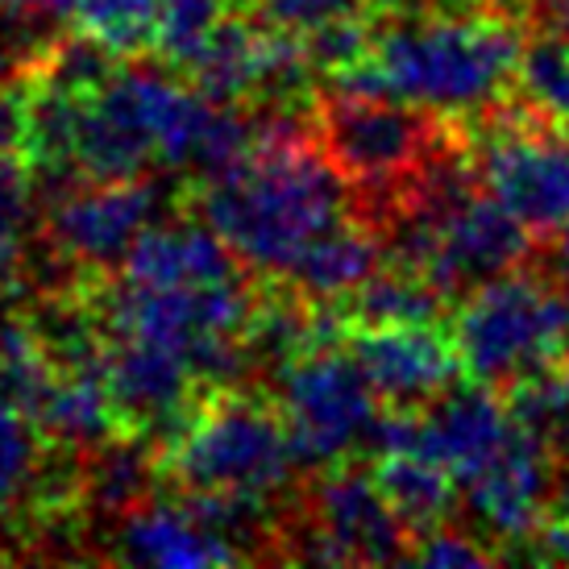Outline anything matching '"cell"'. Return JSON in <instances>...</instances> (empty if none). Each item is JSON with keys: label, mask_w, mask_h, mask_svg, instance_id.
<instances>
[{"label": "cell", "mask_w": 569, "mask_h": 569, "mask_svg": "<svg viewBox=\"0 0 569 569\" xmlns=\"http://www.w3.org/2000/svg\"><path fill=\"white\" fill-rule=\"evenodd\" d=\"M520 21L499 0H437L370 33L358 63L337 71V92L391 96L428 112L487 109L516 83Z\"/></svg>", "instance_id": "6da1fadb"}, {"label": "cell", "mask_w": 569, "mask_h": 569, "mask_svg": "<svg viewBox=\"0 0 569 569\" xmlns=\"http://www.w3.org/2000/svg\"><path fill=\"white\" fill-rule=\"evenodd\" d=\"M200 208L224 246L262 274H287L325 229L346 221L341 174L283 117H267L238 162L208 174Z\"/></svg>", "instance_id": "7a4b0ae2"}, {"label": "cell", "mask_w": 569, "mask_h": 569, "mask_svg": "<svg viewBox=\"0 0 569 569\" xmlns=\"http://www.w3.org/2000/svg\"><path fill=\"white\" fill-rule=\"evenodd\" d=\"M296 449L279 408L238 387L208 391L159 453V475L179 490L241 495L270 503L296 475Z\"/></svg>", "instance_id": "3957f363"}, {"label": "cell", "mask_w": 569, "mask_h": 569, "mask_svg": "<svg viewBox=\"0 0 569 569\" xmlns=\"http://www.w3.org/2000/svg\"><path fill=\"white\" fill-rule=\"evenodd\" d=\"M461 370L482 387H516L566 358V296L520 270L478 283L453 312Z\"/></svg>", "instance_id": "277c9868"}, {"label": "cell", "mask_w": 569, "mask_h": 569, "mask_svg": "<svg viewBox=\"0 0 569 569\" xmlns=\"http://www.w3.org/2000/svg\"><path fill=\"white\" fill-rule=\"evenodd\" d=\"M312 142L341 183L391 204L428 162L445 154V126L420 104L341 92L312 109Z\"/></svg>", "instance_id": "5b68a950"}, {"label": "cell", "mask_w": 569, "mask_h": 569, "mask_svg": "<svg viewBox=\"0 0 569 569\" xmlns=\"http://www.w3.org/2000/svg\"><path fill=\"white\" fill-rule=\"evenodd\" d=\"M375 387L341 346H312L279 366V416L300 466H332L370 441Z\"/></svg>", "instance_id": "8992f818"}, {"label": "cell", "mask_w": 569, "mask_h": 569, "mask_svg": "<svg viewBox=\"0 0 569 569\" xmlns=\"http://www.w3.org/2000/svg\"><path fill=\"white\" fill-rule=\"evenodd\" d=\"M478 179L532 233L569 224V129L545 117H511L478 146Z\"/></svg>", "instance_id": "52a82bcc"}, {"label": "cell", "mask_w": 569, "mask_h": 569, "mask_svg": "<svg viewBox=\"0 0 569 569\" xmlns=\"http://www.w3.org/2000/svg\"><path fill=\"white\" fill-rule=\"evenodd\" d=\"M408 537L375 475L332 461L308 490V528L296 540V557L320 566H387L408 561Z\"/></svg>", "instance_id": "ba28073f"}, {"label": "cell", "mask_w": 569, "mask_h": 569, "mask_svg": "<svg viewBox=\"0 0 569 569\" xmlns=\"http://www.w3.org/2000/svg\"><path fill=\"white\" fill-rule=\"evenodd\" d=\"M100 303V325L109 337L154 341L188 353L191 362V353L212 337H241L253 291H246L241 279L217 287H146L121 279Z\"/></svg>", "instance_id": "9c48e42d"}, {"label": "cell", "mask_w": 569, "mask_h": 569, "mask_svg": "<svg viewBox=\"0 0 569 569\" xmlns=\"http://www.w3.org/2000/svg\"><path fill=\"white\" fill-rule=\"evenodd\" d=\"M154 217V188L138 179L112 183H83L54 200L47 212V241L67 267L104 270L126 262L133 241L150 229Z\"/></svg>", "instance_id": "30bf717a"}, {"label": "cell", "mask_w": 569, "mask_h": 569, "mask_svg": "<svg viewBox=\"0 0 569 569\" xmlns=\"http://www.w3.org/2000/svg\"><path fill=\"white\" fill-rule=\"evenodd\" d=\"M104 387L117 408V420L126 432L138 437H171L174 428L188 420L196 399V370L188 353L154 341H133V337H112L104 346Z\"/></svg>", "instance_id": "8fae6325"}, {"label": "cell", "mask_w": 569, "mask_h": 569, "mask_svg": "<svg viewBox=\"0 0 569 569\" xmlns=\"http://www.w3.org/2000/svg\"><path fill=\"white\" fill-rule=\"evenodd\" d=\"M346 349L375 396L399 408L445 396L461 375L453 337L432 325H349Z\"/></svg>", "instance_id": "7c38bea8"}, {"label": "cell", "mask_w": 569, "mask_h": 569, "mask_svg": "<svg viewBox=\"0 0 569 569\" xmlns=\"http://www.w3.org/2000/svg\"><path fill=\"white\" fill-rule=\"evenodd\" d=\"M549 487H553L549 437L520 425L516 437L466 482V499L495 540H528L545 523Z\"/></svg>", "instance_id": "4fadbf2b"}, {"label": "cell", "mask_w": 569, "mask_h": 569, "mask_svg": "<svg viewBox=\"0 0 569 569\" xmlns=\"http://www.w3.org/2000/svg\"><path fill=\"white\" fill-rule=\"evenodd\" d=\"M520 420L511 416L503 399L490 387L475 382L466 391H449L441 403L428 411H416V445L411 453H425L437 466H445L458 487L487 466L511 437H516Z\"/></svg>", "instance_id": "5bb4252c"}, {"label": "cell", "mask_w": 569, "mask_h": 569, "mask_svg": "<svg viewBox=\"0 0 569 569\" xmlns=\"http://www.w3.org/2000/svg\"><path fill=\"white\" fill-rule=\"evenodd\" d=\"M117 557L129 566L154 569H212L238 566L246 553L200 516H191L183 503H159L126 511L117 532Z\"/></svg>", "instance_id": "9a60e30c"}, {"label": "cell", "mask_w": 569, "mask_h": 569, "mask_svg": "<svg viewBox=\"0 0 569 569\" xmlns=\"http://www.w3.org/2000/svg\"><path fill=\"white\" fill-rule=\"evenodd\" d=\"M121 267L129 283L146 287H217L241 279V258L208 221L146 229Z\"/></svg>", "instance_id": "2e32d148"}, {"label": "cell", "mask_w": 569, "mask_h": 569, "mask_svg": "<svg viewBox=\"0 0 569 569\" xmlns=\"http://www.w3.org/2000/svg\"><path fill=\"white\" fill-rule=\"evenodd\" d=\"M382 258V241L353 221H337L291 262L287 279L308 300H341L362 287Z\"/></svg>", "instance_id": "e0dca14e"}, {"label": "cell", "mask_w": 569, "mask_h": 569, "mask_svg": "<svg viewBox=\"0 0 569 569\" xmlns=\"http://www.w3.org/2000/svg\"><path fill=\"white\" fill-rule=\"evenodd\" d=\"M159 475V458L138 432H117L109 441L88 449V461L80 470V503L104 511V516H126L142 503Z\"/></svg>", "instance_id": "ac0fdd59"}, {"label": "cell", "mask_w": 569, "mask_h": 569, "mask_svg": "<svg viewBox=\"0 0 569 569\" xmlns=\"http://www.w3.org/2000/svg\"><path fill=\"white\" fill-rule=\"evenodd\" d=\"M375 482H379L387 507L396 511L411 537L441 528L453 511V487L458 482L445 466H437L425 453H379Z\"/></svg>", "instance_id": "d6986e66"}, {"label": "cell", "mask_w": 569, "mask_h": 569, "mask_svg": "<svg viewBox=\"0 0 569 569\" xmlns=\"http://www.w3.org/2000/svg\"><path fill=\"white\" fill-rule=\"evenodd\" d=\"M47 475L50 458L42 428L9 391H0V520H9L30 499L42 503Z\"/></svg>", "instance_id": "ffe728a7"}, {"label": "cell", "mask_w": 569, "mask_h": 569, "mask_svg": "<svg viewBox=\"0 0 569 569\" xmlns=\"http://www.w3.org/2000/svg\"><path fill=\"white\" fill-rule=\"evenodd\" d=\"M445 291L411 274V270H391V274H370L362 287H353L341 303L349 325H437L441 320Z\"/></svg>", "instance_id": "44dd1931"}, {"label": "cell", "mask_w": 569, "mask_h": 569, "mask_svg": "<svg viewBox=\"0 0 569 569\" xmlns=\"http://www.w3.org/2000/svg\"><path fill=\"white\" fill-rule=\"evenodd\" d=\"M516 92L528 100L532 117H545L553 126L569 129V38L537 33L520 47L516 59Z\"/></svg>", "instance_id": "7402d4cb"}, {"label": "cell", "mask_w": 569, "mask_h": 569, "mask_svg": "<svg viewBox=\"0 0 569 569\" xmlns=\"http://www.w3.org/2000/svg\"><path fill=\"white\" fill-rule=\"evenodd\" d=\"M159 4L162 0H80L76 30L92 38L117 59L159 50Z\"/></svg>", "instance_id": "603a6c76"}, {"label": "cell", "mask_w": 569, "mask_h": 569, "mask_svg": "<svg viewBox=\"0 0 569 569\" xmlns=\"http://www.w3.org/2000/svg\"><path fill=\"white\" fill-rule=\"evenodd\" d=\"M33 171L21 154H0V291H9L30 258Z\"/></svg>", "instance_id": "cb8c5ba5"}, {"label": "cell", "mask_w": 569, "mask_h": 569, "mask_svg": "<svg viewBox=\"0 0 569 569\" xmlns=\"http://www.w3.org/2000/svg\"><path fill=\"white\" fill-rule=\"evenodd\" d=\"M233 9V0H162L159 4V50L171 63L188 67L212 30Z\"/></svg>", "instance_id": "d4e9b609"}, {"label": "cell", "mask_w": 569, "mask_h": 569, "mask_svg": "<svg viewBox=\"0 0 569 569\" xmlns=\"http://www.w3.org/2000/svg\"><path fill=\"white\" fill-rule=\"evenodd\" d=\"M499 549L490 545H478V537H461L453 528H432V532H420L416 545L408 549V561H420V566L432 569H470V566H490L499 561Z\"/></svg>", "instance_id": "484cf974"}, {"label": "cell", "mask_w": 569, "mask_h": 569, "mask_svg": "<svg viewBox=\"0 0 569 569\" xmlns=\"http://www.w3.org/2000/svg\"><path fill=\"white\" fill-rule=\"evenodd\" d=\"M262 13L279 30L308 33L317 30V26H325V21L358 13V0H262Z\"/></svg>", "instance_id": "4316f807"}, {"label": "cell", "mask_w": 569, "mask_h": 569, "mask_svg": "<svg viewBox=\"0 0 569 569\" xmlns=\"http://www.w3.org/2000/svg\"><path fill=\"white\" fill-rule=\"evenodd\" d=\"M30 146V92L26 80L0 83V154H21Z\"/></svg>", "instance_id": "83f0119b"}, {"label": "cell", "mask_w": 569, "mask_h": 569, "mask_svg": "<svg viewBox=\"0 0 569 569\" xmlns=\"http://www.w3.org/2000/svg\"><path fill=\"white\" fill-rule=\"evenodd\" d=\"M537 540H540V553L549 557V561H561V566H569V511L561 516V520L545 523Z\"/></svg>", "instance_id": "f1b7e54d"}, {"label": "cell", "mask_w": 569, "mask_h": 569, "mask_svg": "<svg viewBox=\"0 0 569 569\" xmlns=\"http://www.w3.org/2000/svg\"><path fill=\"white\" fill-rule=\"evenodd\" d=\"M76 4H80V0H33V9H38V13H54V17L76 13Z\"/></svg>", "instance_id": "f546056e"}, {"label": "cell", "mask_w": 569, "mask_h": 569, "mask_svg": "<svg viewBox=\"0 0 569 569\" xmlns=\"http://www.w3.org/2000/svg\"><path fill=\"white\" fill-rule=\"evenodd\" d=\"M561 499L569 503V428L561 432Z\"/></svg>", "instance_id": "4dcf8cb0"}, {"label": "cell", "mask_w": 569, "mask_h": 569, "mask_svg": "<svg viewBox=\"0 0 569 569\" xmlns=\"http://www.w3.org/2000/svg\"><path fill=\"white\" fill-rule=\"evenodd\" d=\"M557 253H561V270L569 274V224L561 229V241H557Z\"/></svg>", "instance_id": "1f68e13d"}, {"label": "cell", "mask_w": 569, "mask_h": 569, "mask_svg": "<svg viewBox=\"0 0 569 569\" xmlns=\"http://www.w3.org/2000/svg\"><path fill=\"white\" fill-rule=\"evenodd\" d=\"M375 4V13H396V9H403L408 0H370Z\"/></svg>", "instance_id": "d6a6232c"}, {"label": "cell", "mask_w": 569, "mask_h": 569, "mask_svg": "<svg viewBox=\"0 0 569 569\" xmlns=\"http://www.w3.org/2000/svg\"><path fill=\"white\" fill-rule=\"evenodd\" d=\"M21 9H33V0H0V13H21Z\"/></svg>", "instance_id": "836d02e7"}, {"label": "cell", "mask_w": 569, "mask_h": 569, "mask_svg": "<svg viewBox=\"0 0 569 569\" xmlns=\"http://www.w3.org/2000/svg\"><path fill=\"white\" fill-rule=\"evenodd\" d=\"M557 30L569 38V0H561V9H557Z\"/></svg>", "instance_id": "e575fe53"}, {"label": "cell", "mask_w": 569, "mask_h": 569, "mask_svg": "<svg viewBox=\"0 0 569 569\" xmlns=\"http://www.w3.org/2000/svg\"><path fill=\"white\" fill-rule=\"evenodd\" d=\"M566 332H569V291H566Z\"/></svg>", "instance_id": "d590c367"}]
</instances>
